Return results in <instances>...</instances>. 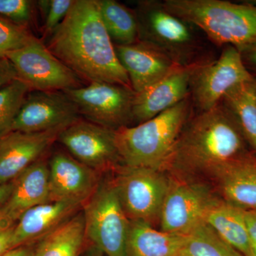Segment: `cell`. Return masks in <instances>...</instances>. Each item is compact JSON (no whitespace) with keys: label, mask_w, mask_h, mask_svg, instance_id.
I'll list each match as a JSON object with an SVG mask.
<instances>
[{"label":"cell","mask_w":256,"mask_h":256,"mask_svg":"<svg viewBox=\"0 0 256 256\" xmlns=\"http://www.w3.org/2000/svg\"><path fill=\"white\" fill-rule=\"evenodd\" d=\"M46 46L82 80L132 88L102 22L98 0H74Z\"/></svg>","instance_id":"6da1fadb"},{"label":"cell","mask_w":256,"mask_h":256,"mask_svg":"<svg viewBox=\"0 0 256 256\" xmlns=\"http://www.w3.org/2000/svg\"><path fill=\"white\" fill-rule=\"evenodd\" d=\"M248 146L235 120L220 104L190 118L163 171L208 183L220 166L250 152Z\"/></svg>","instance_id":"7a4b0ae2"},{"label":"cell","mask_w":256,"mask_h":256,"mask_svg":"<svg viewBox=\"0 0 256 256\" xmlns=\"http://www.w3.org/2000/svg\"><path fill=\"white\" fill-rule=\"evenodd\" d=\"M193 109L188 96L146 122L116 130L121 164L163 171L180 133L193 116Z\"/></svg>","instance_id":"3957f363"},{"label":"cell","mask_w":256,"mask_h":256,"mask_svg":"<svg viewBox=\"0 0 256 256\" xmlns=\"http://www.w3.org/2000/svg\"><path fill=\"white\" fill-rule=\"evenodd\" d=\"M164 6L215 45L240 52L256 42V6L224 0H164Z\"/></svg>","instance_id":"277c9868"},{"label":"cell","mask_w":256,"mask_h":256,"mask_svg":"<svg viewBox=\"0 0 256 256\" xmlns=\"http://www.w3.org/2000/svg\"><path fill=\"white\" fill-rule=\"evenodd\" d=\"M134 11L139 40L158 47L175 64L188 65L205 57L196 28L168 11L163 2L139 1Z\"/></svg>","instance_id":"5b68a950"},{"label":"cell","mask_w":256,"mask_h":256,"mask_svg":"<svg viewBox=\"0 0 256 256\" xmlns=\"http://www.w3.org/2000/svg\"><path fill=\"white\" fill-rule=\"evenodd\" d=\"M86 236L107 256H128L130 222L112 180H100L82 206Z\"/></svg>","instance_id":"8992f818"},{"label":"cell","mask_w":256,"mask_h":256,"mask_svg":"<svg viewBox=\"0 0 256 256\" xmlns=\"http://www.w3.org/2000/svg\"><path fill=\"white\" fill-rule=\"evenodd\" d=\"M114 188L130 220L159 223L170 175L162 170L119 164L112 172Z\"/></svg>","instance_id":"52a82bcc"},{"label":"cell","mask_w":256,"mask_h":256,"mask_svg":"<svg viewBox=\"0 0 256 256\" xmlns=\"http://www.w3.org/2000/svg\"><path fill=\"white\" fill-rule=\"evenodd\" d=\"M169 175V188L160 216V230L185 235L205 222L220 198L206 182Z\"/></svg>","instance_id":"ba28073f"},{"label":"cell","mask_w":256,"mask_h":256,"mask_svg":"<svg viewBox=\"0 0 256 256\" xmlns=\"http://www.w3.org/2000/svg\"><path fill=\"white\" fill-rule=\"evenodd\" d=\"M5 57L32 92H65L82 86V79L36 37Z\"/></svg>","instance_id":"9c48e42d"},{"label":"cell","mask_w":256,"mask_h":256,"mask_svg":"<svg viewBox=\"0 0 256 256\" xmlns=\"http://www.w3.org/2000/svg\"><path fill=\"white\" fill-rule=\"evenodd\" d=\"M254 78L240 52L233 46H224L217 60H207L194 75L190 88L193 107L198 112L212 110L230 89Z\"/></svg>","instance_id":"30bf717a"},{"label":"cell","mask_w":256,"mask_h":256,"mask_svg":"<svg viewBox=\"0 0 256 256\" xmlns=\"http://www.w3.org/2000/svg\"><path fill=\"white\" fill-rule=\"evenodd\" d=\"M87 120L116 130L133 122L136 92L131 88L106 82L88 84L64 92Z\"/></svg>","instance_id":"8fae6325"},{"label":"cell","mask_w":256,"mask_h":256,"mask_svg":"<svg viewBox=\"0 0 256 256\" xmlns=\"http://www.w3.org/2000/svg\"><path fill=\"white\" fill-rule=\"evenodd\" d=\"M73 156L102 174L121 164L114 130L78 119L62 130L58 140Z\"/></svg>","instance_id":"7c38bea8"},{"label":"cell","mask_w":256,"mask_h":256,"mask_svg":"<svg viewBox=\"0 0 256 256\" xmlns=\"http://www.w3.org/2000/svg\"><path fill=\"white\" fill-rule=\"evenodd\" d=\"M80 116L78 107L64 92H30L10 132H40L66 128Z\"/></svg>","instance_id":"4fadbf2b"},{"label":"cell","mask_w":256,"mask_h":256,"mask_svg":"<svg viewBox=\"0 0 256 256\" xmlns=\"http://www.w3.org/2000/svg\"><path fill=\"white\" fill-rule=\"evenodd\" d=\"M208 57L186 66H178L166 76L134 96L133 122H146L173 107L190 96L191 82L198 68Z\"/></svg>","instance_id":"5bb4252c"},{"label":"cell","mask_w":256,"mask_h":256,"mask_svg":"<svg viewBox=\"0 0 256 256\" xmlns=\"http://www.w3.org/2000/svg\"><path fill=\"white\" fill-rule=\"evenodd\" d=\"M50 202L84 203L100 182V174L70 154L56 153L50 164Z\"/></svg>","instance_id":"9a60e30c"},{"label":"cell","mask_w":256,"mask_h":256,"mask_svg":"<svg viewBox=\"0 0 256 256\" xmlns=\"http://www.w3.org/2000/svg\"><path fill=\"white\" fill-rule=\"evenodd\" d=\"M64 128L40 132L11 131L5 133L0 141V185L13 181L40 160L58 140Z\"/></svg>","instance_id":"2e32d148"},{"label":"cell","mask_w":256,"mask_h":256,"mask_svg":"<svg viewBox=\"0 0 256 256\" xmlns=\"http://www.w3.org/2000/svg\"><path fill=\"white\" fill-rule=\"evenodd\" d=\"M208 183L223 201L242 210H256V153L248 152L222 164Z\"/></svg>","instance_id":"e0dca14e"},{"label":"cell","mask_w":256,"mask_h":256,"mask_svg":"<svg viewBox=\"0 0 256 256\" xmlns=\"http://www.w3.org/2000/svg\"><path fill=\"white\" fill-rule=\"evenodd\" d=\"M114 48L136 94L160 82L178 66L158 47L140 40L130 45H114Z\"/></svg>","instance_id":"ac0fdd59"},{"label":"cell","mask_w":256,"mask_h":256,"mask_svg":"<svg viewBox=\"0 0 256 256\" xmlns=\"http://www.w3.org/2000/svg\"><path fill=\"white\" fill-rule=\"evenodd\" d=\"M82 208V205L80 204L48 202L26 210L15 225L13 235L14 248L41 240L60 224L78 213Z\"/></svg>","instance_id":"d6986e66"},{"label":"cell","mask_w":256,"mask_h":256,"mask_svg":"<svg viewBox=\"0 0 256 256\" xmlns=\"http://www.w3.org/2000/svg\"><path fill=\"white\" fill-rule=\"evenodd\" d=\"M50 202V168L38 160L14 180L9 200L0 214L18 222L26 210Z\"/></svg>","instance_id":"ffe728a7"},{"label":"cell","mask_w":256,"mask_h":256,"mask_svg":"<svg viewBox=\"0 0 256 256\" xmlns=\"http://www.w3.org/2000/svg\"><path fill=\"white\" fill-rule=\"evenodd\" d=\"M184 235L156 230L142 220H130L128 256H178Z\"/></svg>","instance_id":"44dd1931"},{"label":"cell","mask_w":256,"mask_h":256,"mask_svg":"<svg viewBox=\"0 0 256 256\" xmlns=\"http://www.w3.org/2000/svg\"><path fill=\"white\" fill-rule=\"evenodd\" d=\"M205 222L244 256H254L244 210L220 200L208 212Z\"/></svg>","instance_id":"7402d4cb"},{"label":"cell","mask_w":256,"mask_h":256,"mask_svg":"<svg viewBox=\"0 0 256 256\" xmlns=\"http://www.w3.org/2000/svg\"><path fill=\"white\" fill-rule=\"evenodd\" d=\"M220 104L232 114L248 146L256 153V78L228 90Z\"/></svg>","instance_id":"603a6c76"},{"label":"cell","mask_w":256,"mask_h":256,"mask_svg":"<svg viewBox=\"0 0 256 256\" xmlns=\"http://www.w3.org/2000/svg\"><path fill=\"white\" fill-rule=\"evenodd\" d=\"M86 238L84 214L79 212L40 240L33 256H78Z\"/></svg>","instance_id":"cb8c5ba5"},{"label":"cell","mask_w":256,"mask_h":256,"mask_svg":"<svg viewBox=\"0 0 256 256\" xmlns=\"http://www.w3.org/2000/svg\"><path fill=\"white\" fill-rule=\"evenodd\" d=\"M102 22L114 45L139 41L137 16L134 10L116 0H98Z\"/></svg>","instance_id":"d4e9b609"},{"label":"cell","mask_w":256,"mask_h":256,"mask_svg":"<svg viewBox=\"0 0 256 256\" xmlns=\"http://www.w3.org/2000/svg\"><path fill=\"white\" fill-rule=\"evenodd\" d=\"M178 256H244L206 222L185 234Z\"/></svg>","instance_id":"484cf974"},{"label":"cell","mask_w":256,"mask_h":256,"mask_svg":"<svg viewBox=\"0 0 256 256\" xmlns=\"http://www.w3.org/2000/svg\"><path fill=\"white\" fill-rule=\"evenodd\" d=\"M30 92V87L18 78L0 89V133L10 132Z\"/></svg>","instance_id":"4316f807"},{"label":"cell","mask_w":256,"mask_h":256,"mask_svg":"<svg viewBox=\"0 0 256 256\" xmlns=\"http://www.w3.org/2000/svg\"><path fill=\"white\" fill-rule=\"evenodd\" d=\"M33 37L28 28L0 16V58L22 48Z\"/></svg>","instance_id":"83f0119b"},{"label":"cell","mask_w":256,"mask_h":256,"mask_svg":"<svg viewBox=\"0 0 256 256\" xmlns=\"http://www.w3.org/2000/svg\"><path fill=\"white\" fill-rule=\"evenodd\" d=\"M74 0H48L40 1L37 4L45 14L43 25L44 36H52L57 28L64 21Z\"/></svg>","instance_id":"f1b7e54d"},{"label":"cell","mask_w":256,"mask_h":256,"mask_svg":"<svg viewBox=\"0 0 256 256\" xmlns=\"http://www.w3.org/2000/svg\"><path fill=\"white\" fill-rule=\"evenodd\" d=\"M35 2L30 0H0V16L28 28L33 21Z\"/></svg>","instance_id":"f546056e"},{"label":"cell","mask_w":256,"mask_h":256,"mask_svg":"<svg viewBox=\"0 0 256 256\" xmlns=\"http://www.w3.org/2000/svg\"><path fill=\"white\" fill-rule=\"evenodd\" d=\"M16 223L0 214V256L14 248L13 235Z\"/></svg>","instance_id":"4dcf8cb0"},{"label":"cell","mask_w":256,"mask_h":256,"mask_svg":"<svg viewBox=\"0 0 256 256\" xmlns=\"http://www.w3.org/2000/svg\"><path fill=\"white\" fill-rule=\"evenodd\" d=\"M18 78L14 66L6 57L0 58V89Z\"/></svg>","instance_id":"1f68e13d"},{"label":"cell","mask_w":256,"mask_h":256,"mask_svg":"<svg viewBox=\"0 0 256 256\" xmlns=\"http://www.w3.org/2000/svg\"><path fill=\"white\" fill-rule=\"evenodd\" d=\"M244 216L252 252L256 256V210H244Z\"/></svg>","instance_id":"d6a6232c"},{"label":"cell","mask_w":256,"mask_h":256,"mask_svg":"<svg viewBox=\"0 0 256 256\" xmlns=\"http://www.w3.org/2000/svg\"><path fill=\"white\" fill-rule=\"evenodd\" d=\"M240 52L248 70L256 78V42Z\"/></svg>","instance_id":"836d02e7"},{"label":"cell","mask_w":256,"mask_h":256,"mask_svg":"<svg viewBox=\"0 0 256 256\" xmlns=\"http://www.w3.org/2000/svg\"><path fill=\"white\" fill-rule=\"evenodd\" d=\"M14 186V180L4 184L0 185V213L4 208L5 204L9 200Z\"/></svg>","instance_id":"e575fe53"},{"label":"cell","mask_w":256,"mask_h":256,"mask_svg":"<svg viewBox=\"0 0 256 256\" xmlns=\"http://www.w3.org/2000/svg\"><path fill=\"white\" fill-rule=\"evenodd\" d=\"M34 252V248L30 244L15 248L1 256H33Z\"/></svg>","instance_id":"d590c367"},{"label":"cell","mask_w":256,"mask_h":256,"mask_svg":"<svg viewBox=\"0 0 256 256\" xmlns=\"http://www.w3.org/2000/svg\"><path fill=\"white\" fill-rule=\"evenodd\" d=\"M245 2L248 3V4H250L252 5H254V6H256V0H248V1H244Z\"/></svg>","instance_id":"8d00e7d4"},{"label":"cell","mask_w":256,"mask_h":256,"mask_svg":"<svg viewBox=\"0 0 256 256\" xmlns=\"http://www.w3.org/2000/svg\"><path fill=\"white\" fill-rule=\"evenodd\" d=\"M4 134H3V133H0V141H1L2 138V136H4Z\"/></svg>","instance_id":"74e56055"}]
</instances>
